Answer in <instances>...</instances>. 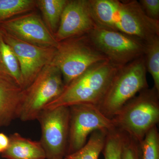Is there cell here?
<instances>
[{
  "instance_id": "8",
  "label": "cell",
  "mask_w": 159,
  "mask_h": 159,
  "mask_svg": "<svg viewBox=\"0 0 159 159\" xmlns=\"http://www.w3.org/2000/svg\"><path fill=\"white\" fill-rule=\"evenodd\" d=\"M70 122L66 155L77 151L85 145L92 133L116 128L112 119L105 116L97 106L82 103L69 107Z\"/></svg>"
},
{
  "instance_id": "21",
  "label": "cell",
  "mask_w": 159,
  "mask_h": 159,
  "mask_svg": "<svg viewBox=\"0 0 159 159\" xmlns=\"http://www.w3.org/2000/svg\"><path fill=\"white\" fill-rule=\"evenodd\" d=\"M140 146L142 159H159V134L157 125L148 131Z\"/></svg>"
},
{
  "instance_id": "15",
  "label": "cell",
  "mask_w": 159,
  "mask_h": 159,
  "mask_svg": "<svg viewBox=\"0 0 159 159\" xmlns=\"http://www.w3.org/2000/svg\"><path fill=\"white\" fill-rule=\"evenodd\" d=\"M68 0H36V8L39 9L42 18L52 34L57 32L64 9Z\"/></svg>"
},
{
  "instance_id": "9",
  "label": "cell",
  "mask_w": 159,
  "mask_h": 159,
  "mask_svg": "<svg viewBox=\"0 0 159 159\" xmlns=\"http://www.w3.org/2000/svg\"><path fill=\"white\" fill-rule=\"evenodd\" d=\"M37 120L41 129L39 142L45 152L46 159L64 157L68 141L69 107L44 109L39 115Z\"/></svg>"
},
{
  "instance_id": "16",
  "label": "cell",
  "mask_w": 159,
  "mask_h": 159,
  "mask_svg": "<svg viewBox=\"0 0 159 159\" xmlns=\"http://www.w3.org/2000/svg\"><path fill=\"white\" fill-rule=\"evenodd\" d=\"M0 73L11 77L23 89L22 78L18 61L12 49L3 38L1 30Z\"/></svg>"
},
{
  "instance_id": "14",
  "label": "cell",
  "mask_w": 159,
  "mask_h": 159,
  "mask_svg": "<svg viewBox=\"0 0 159 159\" xmlns=\"http://www.w3.org/2000/svg\"><path fill=\"white\" fill-rule=\"evenodd\" d=\"M9 147L2 153L6 159H46L45 151L39 141H33L17 133L10 135Z\"/></svg>"
},
{
  "instance_id": "25",
  "label": "cell",
  "mask_w": 159,
  "mask_h": 159,
  "mask_svg": "<svg viewBox=\"0 0 159 159\" xmlns=\"http://www.w3.org/2000/svg\"><path fill=\"white\" fill-rule=\"evenodd\" d=\"M63 157H55L52 158L50 159H64Z\"/></svg>"
},
{
  "instance_id": "23",
  "label": "cell",
  "mask_w": 159,
  "mask_h": 159,
  "mask_svg": "<svg viewBox=\"0 0 159 159\" xmlns=\"http://www.w3.org/2000/svg\"><path fill=\"white\" fill-rule=\"evenodd\" d=\"M139 2L147 17L159 21V0H140Z\"/></svg>"
},
{
  "instance_id": "7",
  "label": "cell",
  "mask_w": 159,
  "mask_h": 159,
  "mask_svg": "<svg viewBox=\"0 0 159 159\" xmlns=\"http://www.w3.org/2000/svg\"><path fill=\"white\" fill-rule=\"evenodd\" d=\"M88 35L97 50L118 66L126 65L144 55L145 43L130 35L98 25Z\"/></svg>"
},
{
  "instance_id": "18",
  "label": "cell",
  "mask_w": 159,
  "mask_h": 159,
  "mask_svg": "<svg viewBox=\"0 0 159 159\" xmlns=\"http://www.w3.org/2000/svg\"><path fill=\"white\" fill-rule=\"evenodd\" d=\"M36 8V0H0V24Z\"/></svg>"
},
{
  "instance_id": "24",
  "label": "cell",
  "mask_w": 159,
  "mask_h": 159,
  "mask_svg": "<svg viewBox=\"0 0 159 159\" xmlns=\"http://www.w3.org/2000/svg\"><path fill=\"white\" fill-rule=\"evenodd\" d=\"M9 137L3 133H0V153H2L9 147Z\"/></svg>"
},
{
  "instance_id": "10",
  "label": "cell",
  "mask_w": 159,
  "mask_h": 159,
  "mask_svg": "<svg viewBox=\"0 0 159 159\" xmlns=\"http://www.w3.org/2000/svg\"><path fill=\"white\" fill-rule=\"evenodd\" d=\"M1 31L3 38L12 49L18 61L24 89L33 82L45 67L51 63L56 48L34 45Z\"/></svg>"
},
{
  "instance_id": "3",
  "label": "cell",
  "mask_w": 159,
  "mask_h": 159,
  "mask_svg": "<svg viewBox=\"0 0 159 159\" xmlns=\"http://www.w3.org/2000/svg\"><path fill=\"white\" fill-rule=\"evenodd\" d=\"M159 92L145 89L129 100L112 118L116 128L139 143L159 121Z\"/></svg>"
},
{
  "instance_id": "20",
  "label": "cell",
  "mask_w": 159,
  "mask_h": 159,
  "mask_svg": "<svg viewBox=\"0 0 159 159\" xmlns=\"http://www.w3.org/2000/svg\"><path fill=\"white\" fill-rule=\"evenodd\" d=\"M125 133L115 128L107 132L102 151L104 159H122Z\"/></svg>"
},
{
  "instance_id": "4",
  "label": "cell",
  "mask_w": 159,
  "mask_h": 159,
  "mask_svg": "<svg viewBox=\"0 0 159 159\" xmlns=\"http://www.w3.org/2000/svg\"><path fill=\"white\" fill-rule=\"evenodd\" d=\"M146 73L144 56L122 67L97 106L100 111L111 119L126 102L148 88Z\"/></svg>"
},
{
  "instance_id": "2",
  "label": "cell",
  "mask_w": 159,
  "mask_h": 159,
  "mask_svg": "<svg viewBox=\"0 0 159 159\" xmlns=\"http://www.w3.org/2000/svg\"><path fill=\"white\" fill-rule=\"evenodd\" d=\"M121 67L109 61L94 65L66 86L61 93L46 105L44 109L61 106L69 107L82 103L97 106Z\"/></svg>"
},
{
  "instance_id": "6",
  "label": "cell",
  "mask_w": 159,
  "mask_h": 159,
  "mask_svg": "<svg viewBox=\"0 0 159 159\" xmlns=\"http://www.w3.org/2000/svg\"><path fill=\"white\" fill-rule=\"evenodd\" d=\"M65 87L59 69L51 63L46 66L24 89L18 119L23 122L37 119L46 106L57 98Z\"/></svg>"
},
{
  "instance_id": "13",
  "label": "cell",
  "mask_w": 159,
  "mask_h": 159,
  "mask_svg": "<svg viewBox=\"0 0 159 159\" xmlns=\"http://www.w3.org/2000/svg\"><path fill=\"white\" fill-rule=\"evenodd\" d=\"M23 91L11 77L0 73V128L18 119Z\"/></svg>"
},
{
  "instance_id": "17",
  "label": "cell",
  "mask_w": 159,
  "mask_h": 159,
  "mask_svg": "<svg viewBox=\"0 0 159 159\" xmlns=\"http://www.w3.org/2000/svg\"><path fill=\"white\" fill-rule=\"evenodd\" d=\"M108 130L99 129L95 131L90 134L89 140L77 151L66 155L64 159H98L102 152L105 139Z\"/></svg>"
},
{
  "instance_id": "22",
  "label": "cell",
  "mask_w": 159,
  "mask_h": 159,
  "mask_svg": "<svg viewBox=\"0 0 159 159\" xmlns=\"http://www.w3.org/2000/svg\"><path fill=\"white\" fill-rule=\"evenodd\" d=\"M122 159H142L140 143L125 133Z\"/></svg>"
},
{
  "instance_id": "19",
  "label": "cell",
  "mask_w": 159,
  "mask_h": 159,
  "mask_svg": "<svg viewBox=\"0 0 159 159\" xmlns=\"http://www.w3.org/2000/svg\"><path fill=\"white\" fill-rule=\"evenodd\" d=\"M143 56L146 70L153 79V88L159 92V37L145 43Z\"/></svg>"
},
{
  "instance_id": "11",
  "label": "cell",
  "mask_w": 159,
  "mask_h": 159,
  "mask_svg": "<svg viewBox=\"0 0 159 159\" xmlns=\"http://www.w3.org/2000/svg\"><path fill=\"white\" fill-rule=\"evenodd\" d=\"M0 30L17 39L39 47L56 48L59 44L41 16L34 11L1 23Z\"/></svg>"
},
{
  "instance_id": "1",
  "label": "cell",
  "mask_w": 159,
  "mask_h": 159,
  "mask_svg": "<svg viewBox=\"0 0 159 159\" xmlns=\"http://www.w3.org/2000/svg\"><path fill=\"white\" fill-rule=\"evenodd\" d=\"M98 25L141 40L145 43L159 37V21L147 17L136 0H89Z\"/></svg>"
},
{
  "instance_id": "5",
  "label": "cell",
  "mask_w": 159,
  "mask_h": 159,
  "mask_svg": "<svg viewBox=\"0 0 159 159\" xmlns=\"http://www.w3.org/2000/svg\"><path fill=\"white\" fill-rule=\"evenodd\" d=\"M106 61L109 60L87 34L59 42L51 63L61 72L66 86L92 66Z\"/></svg>"
},
{
  "instance_id": "12",
  "label": "cell",
  "mask_w": 159,
  "mask_h": 159,
  "mask_svg": "<svg viewBox=\"0 0 159 159\" xmlns=\"http://www.w3.org/2000/svg\"><path fill=\"white\" fill-rule=\"evenodd\" d=\"M97 26L89 0H68L54 37L57 42H61L88 34Z\"/></svg>"
}]
</instances>
